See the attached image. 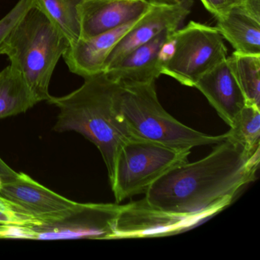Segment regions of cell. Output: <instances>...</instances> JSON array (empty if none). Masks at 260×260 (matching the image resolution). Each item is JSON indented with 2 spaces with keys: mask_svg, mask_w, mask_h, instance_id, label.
<instances>
[{
  "mask_svg": "<svg viewBox=\"0 0 260 260\" xmlns=\"http://www.w3.org/2000/svg\"><path fill=\"white\" fill-rule=\"evenodd\" d=\"M37 103L23 77L11 65L0 71V119L25 113Z\"/></svg>",
  "mask_w": 260,
  "mask_h": 260,
  "instance_id": "obj_16",
  "label": "cell"
},
{
  "mask_svg": "<svg viewBox=\"0 0 260 260\" xmlns=\"http://www.w3.org/2000/svg\"><path fill=\"white\" fill-rule=\"evenodd\" d=\"M44 223L14 202L0 196V226L28 228Z\"/></svg>",
  "mask_w": 260,
  "mask_h": 260,
  "instance_id": "obj_20",
  "label": "cell"
},
{
  "mask_svg": "<svg viewBox=\"0 0 260 260\" xmlns=\"http://www.w3.org/2000/svg\"><path fill=\"white\" fill-rule=\"evenodd\" d=\"M226 60L246 104L260 107V54L234 51Z\"/></svg>",
  "mask_w": 260,
  "mask_h": 260,
  "instance_id": "obj_17",
  "label": "cell"
},
{
  "mask_svg": "<svg viewBox=\"0 0 260 260\" xmlns=\"http://www.w3.org/2000/svg\"><path fill=\"white\" fill-rule=\"evenodd\" d=\"M0 196L22 207L44 223L63 217L80 205L51 191L23 173H18L10 182H3Z\"/></svg>",
  "mask_w": 260,
  "mask_h": 260,
  "instance_id": "obj_10",
  "label": "cell"
},
{
  "mask_svg": "<svg viewBox=\"0 0 260 260\" xmlns=\"http://www.w3.org/2000/svg\"><path fill=\"white\" fill-rule=\"evenodd\" d=\"M216 20V28L235 51L260 54V0H245Z\"/></svg>",
  "mask_w": 260,
  "mask_h": 260,
  "instance_id": "obj_15",
  "label": "cell"
},
{
  "mask_svg": "<svg viewBox=\"0 0 260 260\" xmlns=\"http://www.w3.org/2000/svg\"><path fill=\"white\" fill-rule=\"evenodd\" d=\"M121 207L118 203H80L57 220L28 228H12L9 238L114 240Z\"/></svg>",
  "mask_w": 260,
  "mask_h": 260,
  "instance_id": "obj_7",
  "label": "cell"
},
{
  "mask_svg": "<svg viewBox=\"0 0 260 260\" xmlns=\"http://www.w3.org/2000/svg\"><path fill=\"white\" fill-rule=\"evenodd\" d=\"M212 216L167 211L151 205L144 198L122 205L117 219L114 240L176 235L198 226Z\"/></svg>",
  "mask_w": 260,
  "mask_h": 260,
  "instance_id": "obj_8",
  "label": "cell"
},
{
  "mask_svg": "<svg viewBox=\"0 0 260 260\" xmlns=\"http://www.w3.org/2000/svg\"><path fill=\"white\" fill-rule=\"evenodd\" d=\"M121 84L118 112L132 138L191 150L200 146L218 144L228 138L226 133L207 135L173 118L159 103L156 81Z\"/></svg>",
  "mask_w": 260,
  "mask_h": 260,
  "instance_id": "obj_4",
  "label": "cell"
},
{
  "mask_svg": "<svg viewBox=\"0 0 260 260\" xmlns=\"http://www.w3.org/2000/svg\"><path fill=\"white\" fill-rule=\"evenodd\" d=\"M153 4L150 0H83L79 8L80 39H89L136 20Z\"/></svg>",
  "mask_w": 260,
  "mask_h": 260,
  "instance_id": "obj_11",
  "label": "cell"
},
{
  "mask_svg": "<svg viewBox=\"0 0 260 260\" xmlns=\"http://www.w3.org/2000/svg\"><path fill=\"white\" fill-rule=\"evenodd\" d=\"M177 29H166L152 40L138 47L105 74L119 83H144L156 81L162 75L161 51Z\"/></svg>",
  "mask_w": 260,
  "mask_h": 260,
  "instance_id": "obj_13",
  "label": "cell"
},
{
  "mask_svg": "<svg viewBox=\"0 0 260 260\" xmlns=\"http://www.w3.org/2000/svg\"><path fill=\"white\" fill-rule=\"evenodd\" d=\"M150 1L158 3H167V4H176V3L179 2L181 0H150Z\"/></svg>",
  "mask_w": 260,
  "mask_h": 260,
  "instance_id": "obj_24",
  "label": "cell"
},
{
  "mask_svg": "<svg viewBox=\"0 0 260 260\" xmlns=\"http://www.w3.org/2000/svg\"><path fill=\"white\" fill-rule=\"evenodd\" d=\"M259 162L260 149L249 150L226 138L202 159L167 172L144 198L167 211L214 216L229 206L245 185L255 181Z\"/></svg>",
  "mask_w": 260,
  "mask_h": 260,
  "instance_id": "obj_1",
  "label": "cell"
},
{
  "mask_svg": "<svg viewBox=\"0 0 260 260\" xmlns=\"http://www.w3.org/2000/svg\"><path fill=\"white\" fill-rule=\"evenodd\" d=\"M226 135L248 150L260 149V107L246 104Z\"/></svg>",
  "mask_w": 260,
  "mask_h": 260,
  "instance_id": "obj_19",
  "label": "cell"
},
{
  "mask_svg": "<svg viewBox=\"0 0 260 260\" xmlns=\"http://www.w3.org/2000/svg\"><path fill=\"white\" fill-rule=\"evenodd\" d=\"M200 1L205 9L216 19L225 14L233 7L244 2L245 0H200Z\"/></svg>",
  "mask_w": 260,
  "mask_h": 260,
  "instance_id": "obj_22",
  "label": "cell"
},
{
  "mask_svg": "<svg viewBox=\"0 0 260 260\" xmlns=\"http://www.w3.org/2000/svg\"><path fill=\"white\" fill-rule=\"evenodd\" d=\"M191 150L171 148L153 141L130 138L120 149L110 185L115 202L146 193L174 167L188 162Z\"/></svg>",
  "mask_w": 260,
  "mask_h": 260,
  "instance_id": "obj_5",
  "label": "cell"
},
{
  "mask_svg": "<svg viewBox=\"0 0 260 260\" xmlns=\"http://www.w3.org/2000/svg\"><path fill=\"white\" fill-rule=\"evenodd\" d=\"M18 173L10 168L1 158H0V178L3 182H10L17 176Z\"/></svg>",
  "mask_w": 260,
  "mask_h": 260,
  "instance_id": "obj_23",
  "label": "cell"
},
{
  "mask_svg": "<svg viewBox=\"0 0 260 260\" xmlns=\"http://www.w3.org/2000/svg\"><path fill=\"white\" fill-rule=\"evenodd\" d=\"M193 0L176 4L153 2V6L136 25L121 39L108 57L104 71H108L129 53L144 45L166 29H179L191 13Z\"/></svg>",
  "mask_w": 260,
  "mask_h": 260,
  "instance_id": "obj_9",
  "label": "cell"
},
{
  "mask_svg": "<svg viewBox=\"0 0 260 260\" xmlns=\"http://www.w3.org/2000/svg\"><path fill=\"white\" fill-rule=\"evenodd\" d=\"M70 45L36 2L12 31L4 55L23 77L39 103L48 102L52 96L49 92L51 77Z\"/></svg>",
  "mask_w": 260,
  "mask_h": 260,
  "instance_id": "obj_3",
  "label": "cell"
},
{
  "mask_svg": "<svg viewBox=\"0 0 260 260\" xmlns=\"http://www.w3.org/2000/svg\"><path fill=\"white\" fill-rule=\"evenodd\" d=\"M194 88L205 95L230 127L246 104L228 60L204 74L194 85Z\"/></svg>",
  "mask_w": 260,
  "mask_h": 260,
  "instance_id": "obj_14",
  "label": "cell"
},
{
  "mask_svg": "<svg viewBox=\"0 0 260 260\" xmlns=\"http://www.w3.org/2000/svg\"><path fill=\"white\" fill-rule=\"evenodd\" d=\"M3 182L2 179H1V178H0V186H1V185H2Z\"/></svg>",
  "mask_w": 260,
  "mask_h": 260,
  "instance_id": "obj_25",
  "label": "cell"
},
{
  "mask_svg": "<svg viewBox=\"0 0 260 260\" xmlns=\"http://www.w3.org/2000/svg\"><path fill=\"white\" fill-rule=\"evenodd\" d=\"M83 0H36L37 5L60 30L70 44L80 39V8Z\"/></svg>",
  "mask_w": 260,
  "mask_h": 260,
  "instance_id": "obj_18",
  "label": "cell"
},
{
  "mask_svg": "<svg viewBox=\"0 0 260 260\" xmlns=\"http://www.w3.org/2000/svg\"><path fill=\"white\" fill-rule=\"evenodd\" d=\"M172 51L161 68L164 75L194 87L199 79L228 58V49L218 30L190 22L172 35Z\"/></svg>",
  "mask_w": 260,
  "mask_h": 260,
  "instance_id": "obj_6",
  "label": "cell"
},
{
  "mask_svg": "<svg viewBox=\"0 0 260 260\" xmlns=\"http://www.w3.org/2000/svg\"><path fill=\"white\" fill-rule=\"evenodd\" d=\"M141 18L112 31L89 39H80L70 45L63 56L69 71L83 79L103 73L106 60L114 48Z\"/></svg>",
  "mask_w": 260,
  "mask_h": 260,
  "instance_id": "obj_12",
  "label": "cell"
},
{
  "mask_svg": "<svg viewBox=\"0 0 260 260\" xmlns=\"http://www.w3.org/2000/svg\"><path fill=\"white\" fill-rule=\"evenodd\" d=\"M84 80L74 92L51 96L48 102L60 110L54 130L77 132L93 143L101 153L110 182L118 152L132 138L118 112L121 84L104 72Z\"/></svg>",
  "mask_w": 260,
  "mask_h": 260,
  "instance_id": "obj_2",
  "label": "cell"
},
{
  "mask_svg": "<svg viewBox=\"0 0 260 260\" xmlns=\"http://www.w3.org/2000/svg\"><path fill=\"white\" fill-rule=\"evenodd\" d=\"M35 3L36 0H19L13 8L0 19V55H4L12 31Z\"/></svg>",
  "mask_w": 260,
  "mask_h": 260,
  "instance_id": "obj_21",
  "label": "cell"
}]
</instances>
